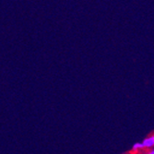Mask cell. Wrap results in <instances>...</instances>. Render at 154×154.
Instances as JSON below:
<instances>
[{
  "mask_svg": "<svg viewBox=\"0 0 154 154\" xmlns=\"http://www.w3.org/2000/svg\"><path fill=\"white\" fill-rule=\"evenodd\" d=\"M143 149H152L154 146V135H150L143 139L141 142Z\"/></svg>",
  "mask_w": 154,
  "mask_h": 154,
  "instance_id": "cell-1",
  "label": "cell"
},
{
  "mask_svg": "<svg viewBox=\"0 0 154 154\" xmlns=\"http://www.w3.org/2000/svg\"><path fill=\"white\" fill-rule=\"evenodd\" d=\"M141 149H143V146L141 142H137L132 146V151L134 152H137L138 150H141Z\"/></svg>",
  "mask_w": 154,
  "mask_h": 154,
  "instance_id": "cell-2",
  "label": "cell"
},
{
  "mask_svg": "<svg viewBox=\"0 0 154 154\" xmlns=\"http://www.w3.org/2000/svg\"><path fill=\"white\" fill-rule=\"evenodd\" d=\"M146 154H154V149H150Z\"/></svg>",
  "mask_w": 154,
  "mask_h": 154,
  "instance_id": "cell-3",
  "label": "cell"
},
{
  "mask_svg": "<svg viewBox=\"0 0 154 154\" xmlns=\"http://www.w3.org/2000/svg\"><path fill=\"white\" fill-rule=\"evenodd\" d=\"M145 154H146V153H145Z\"/></svg>",
  "mask_w": 154,
  "mask_h": 154,
  "instance_id": "cell-4",
  "label": "cell"
}]
</instances>
